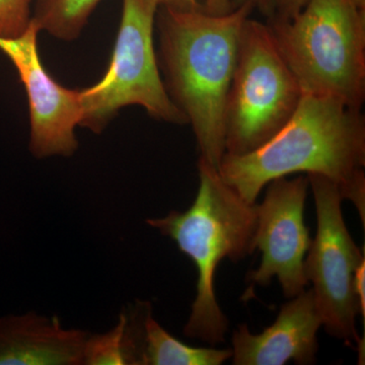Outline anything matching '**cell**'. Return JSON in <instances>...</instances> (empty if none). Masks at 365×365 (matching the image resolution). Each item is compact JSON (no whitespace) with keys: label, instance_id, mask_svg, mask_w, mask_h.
Listing matches in <instances>:
<instances>
[{"label":"cell","instance_id":"12","mask_svg":"<svg viewBox=\"0 0 365 365\" xmlns=\"http://www.w3.org/2000/svg\"><path fill=\"white\" fill-rule=\"evenodd\" d=\"M232 349L192 347L178 340L153 319L150 304L141 307L139 365H220Z\"/></svg>","mask_w":365,"mask_h":365},{"label":"cell","instance_id":"6","mask_svg":"<svg viewBox=\"0 0 365 365\" xmlns=\"http://www.w3.org/2000/svg\"><path fill=\"white\" fill-rule=\"evenodd\" d=\"M155 0H123L121 23L109 68L103 78L81 91L79 126L100 134L122 108L138 105L150 117L170 124H188L173 102L158 71L153 28Z\"/></svg>","mask_w":365,"mask_h":365},{"label":"cell","instance_id":"11","mask_svg":"<svg viewBox=\"0 0 365 365\" xmlns=\"http://www.w3.org/2000/svg\"><path fill=\"white\" fill-rule=\"evenodd\" d=\"M88 334L37 313L0 319V365H79Z\"/></svg>","mask_w":365,"mask_h":365},{"label":"cell","instance_id":"1","mask_svg":"<svg viewBox=\"0 0 365 365\" xmlns=\"http://www.w3.org/2000/svg\"><path fill=\"white\" fill-rule=\"evenodd\" d=\"M365 120L361 110L339 100L302 93L297 109L277 133L251 153L223 155L218 173L249 203L278 178L323 175L343 200L365 218Z\"/></svg>","mask_w":365,"mask_h":365},{"label":"cell","instance_id":"19","mask_svg":"<svg viewBox=\"0 0 365 365\" xmlns=\"http://www.w3.org/2000/svg\"><path fill=\"white\" fill-rule=\"evenodd\" d=\"M248 1L253 4L254 9H258L268 20L272 19L275 14V4L274 0H241L242 2Z\"/></svg>","mask_w":365,"mask_h":365},{"label":"cell","instance_id":"9","mask_svg":"<svg viewBox=\"0 0 365 365\" xmlns=\"http://www.w3.org/2000/svg\"><path fill=\"white\" fill-rule=\"evenodd\" d=\"M35 21L16 38L1 39L0 50L16 67L30 108V150L34 157H71L78 148L76 128L83 116L81 91L68 90L48 73L38 51Z\"/></svg>","mask_w":365,"mask_h":365},{"label":"cell","instance_id":"3","mask_svg":"<svg viewBox=\"0 0 365 365\" xmlns=\"http://www.w3.org/2000/svg\"><path fill=\"white\" fill-rule=\"evenodd\" d=\"M198 173V192L186 211H170L146 223L172 239L195 264L197 294L184 334L215 346L225 342L228 330V319L216 299V271L225 259L242 260L256 250L257 204L245 200L202 158Z\"/></svg>","mask_w":365,"mask_h":365},{"label":"cell","instance_id":"14","mask_svg":"<svg viewBox=\"0 0 365 365\" xmlns=\"http://www.w3.org/2000/svg\"><path fill=\"white\" fill-rule=\"evenodd\" d=\"M32 20L60 40L76 39L101 0H35Z\"/></svg>","mask_w":365,"mask_h":365},{"label":"cell","instance_id":"10","mask_svg":"<svg viewBox=\"0 0 365 365\" xmlns=\"http://www.w3.org/2000/svg\"><path fill=\"white\" fill-rule=\"evenodd\" d=\"M322 326L313 290L304 289L281 307L273 325L261 334H252L246 324L237 326L232 335V364L283 365L290 360L314 364Z\"/></svg>","mask_w":365,"mask_h":365},{"label":"cell","instance_id":"16","mask_svg":"<svg viewBox=\"0 0 365 365\" xmlns=\"http://www.w3.org/2000/svg\"><path fill=\"white\" fill-rule=\"evenodd\" d=\"M158 6L170 11L222 16L239 6L237 0H155Z\"/></svg>","mask_w":365,"mask_h":365},{"label":"cell","instance_id":"8","mask_svg":"<svg viewBox=\"0 0 365 365\" xmlns=\"http://www.w3.org/2000/svg\"><path fill=\"white\" fill-rule=\"evenodd\" d=\"M265 198L257 204L255 249L262 260L247 279L267 287L274 277L279 281L287 299L297 297L309 285L304 261L312 240L304 222V205L309 179L278 178L267 185Z\"/></svg>","mask_w":365,"mask_h":365},{"label":"cell","instance_id":"13","mask_svg":"<svg viewBox=\"0 0 365 365\" xmlns=\"http://www.w3.org/2000/svg\"><path fill=\"white\" fill-rule=\"evenodd\" d=\"M123 312L112 330L88 335L83 349L85 365H139V323L136 314Z\"/></svg>","mask_w":365,"mask_h":365},{"label":"cell","instance_id":"4","mask_svg":"<svg viewBox=\"0 0 365 365\" xmlns=\"http://www.w3.org/2000/svg\"><path fill=\"white\" fill-rule=\"evenodd\" d=\"M269 28L302 93L361 110L365 98V11L354 0H309Z\"/></svg>","mask_w":365,"mask_h":365},{"label":"cell","instance_id":"18","mask_svg":"<svg viewBox=\"0 0 365 365\" xmlns=\"http://www.w3.org/2000/svg\"><path fill=\"white\" fill-rule=\"evenodd\" d=\"M365 259L361 263L359 264L354 275V290L356 294L357 299H359L360 314H362V318L365 319Z\"/></svg>","mask_w":365,"mask_h":365},{"label":"cell","instance_id":"5","mask_svg":"<svg viewBox=\"0 0 365 365\" xmlns=\"http://www.w3.org/2000/svg\"><path fill=\"white\" fill-rule=\"evenodd\" d=\"M302 97L270 28L249 18L225 108V153L245 155L267 143L292 118Z\"/></svg>","mask_w":365,"mask_h":365},{"label":"cell","instance_id":"15","mask_svg":"<svg viewBox=\"0 0 365 365\" xmlns=\"http://www.w3.org/2000/svg\"><path fill=\"white\" fill-rule=\"evenodd\" d=\"M34 0H0V38H16L25 32L32 21Z\"/></svg>","mask_w":365,"mask_h":365},{"label":"cell","instance_id":"2","mask_svg":"<svg viewBox=\"0 0 365 365\" xmlns=\"http://www.w3.org/2000/svg\"><path fill=\"white\" fill-rule=\"evenodd\" d=\"M160 9V59L165 88L193 128L200 158L218 170L227 151L228 93L242 26L253 4L242 2L222 16Z\"/></svg>","mask_w":365,"mask_h":365},{"label":"cell","instance_id":"17","mask_svg":"<svg viewBox=\"0 0 365 365\" xmlns=\"http://www.w3.org/2000/svg\"><path fill=\"white\" fill-rule=\"evenodd\" d=\"M309 1V0H274L275 14L272 19L288 20L299 13Z\"/></svg>","mask_w":365,"mask_h":365},{"label":"cell","instance_id":"7","mask_svg":"<svg viewBox=\"0 0 365 365\" xmlns=\"http://www.w3.org/2000/svg\"><path fill=\"white\" fill-rule=\"evenodd\" d=\"M317 211V234L304 266L326 332L347 345L361 340L356 330L360 314L354 290L355 271L364 260V249L353 241L343 217L339 187L323 175L309 174Z\"/></svg>","mask_w":365,"mask_h":365}]
</instances>
